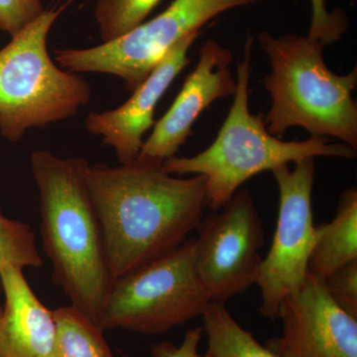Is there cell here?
<instances>
[{
  "label": "cell",
  "instance_id": "6da1fadb",
  "mask_svg": "<svg viewBox=\"0 0 357 357\" xmlns=\"http://www.w3.org/2000/svg\"><path fill=\"white\" fill-rule=\"evenodd\" d=\"M86 180L114 280L184 243L208 206L206 177H175L164 162L89 164Z\"/></svg>",
  "mask_w": 357,
  "mask_h": 357
},
{
  "label": "cell",
  "instance_id": "7a4b0ae2",
  "mask_svg": "<svg viewBox=\"0 0 357 357\" xmlns=\"http://www.w3.org/2000/svg\"><path fill=\"white\" fill-rule=\"evenodd\" d=\"M30 166L38 188L40 234L53 267L52 279L70 305L98 326L114 280L86 185L89 162L36 150Z\"/></svg>",
  "mask_w": 357,
  "mask_h": 357
},
{
  "label": "cell",
  "instance_id": "3957f363",
  "mask_svg": "<svg viewBox=\"0 0 357 357\" xmlns=\"http://www.w3.org/2000/svg\"><path fill=\"white\" fill-rule=\"evenodd\" d=\"M252 38H248L244 58L237 66L236 91L229 114L210 147L192 157H172L164 167L172 175L204 176L206 204L211 211L225 206L241 185L265 171L319 156L352 160L356 150L344 143H328V138L283 141L268 132L262 115L249 110Z\"/></svg>",
  "mask_w": 357,
  "mask_h": 357
},
{
  "label": "cell",
  "instance_id": "277c9868",
  "mask_svg": "<svg viewBox=\"0 0 357 357\" xmlns=\"http://www.w3.org/2000/svg\"><path fill=\"white\" fill-rule=\"evenodd\" d=\"M260 46L271 72L264 86L272 98L264 119L268 132L281 137L289 128L306 129L311 137H333L357 150L356 68L344 76L326 67L324 48L305 36L273 37L261 32Z\"/></svg>",
  "mask_w": 357,
  "mask_h": 357
},
{
  "label": "cell",
  "instance_id": "5b68a950",
  "mask_svg": "<svg viewBox=\"0 0 357 357\" xmlns=\"http://www.w3.org/2000/svg\"><path fill=\"white\" fill-rule=\"evenodd\" d=\"M62 11L45 9L0 50V134L9 142L75 116L91 100L88 82L59 67L47 49Z\"/></svg>",
  "mask_w": 357,
  "mask_h": 357
},
{
  "label": "cell",
  "instance_id": "8992f818",
  "mask_svg": "<svg viewBox=\"0 0 357 357\" xmlns=\"http://www.w3.org/2000/svg\"><path fill=\"white\" fill-rule=\"evenodd\" d=\"M195 253V238L187 239L115 279L98 326L105 332L160 335L203 316L211 300L197 273Z\"/></svg>",
  "mask_w": 357,
  "mask_h": 357
},
{
  "label": "cell",
  "instance_id": "52a82bcc",
  "mask_svg": "<svg viewBox=\"0 0 357 357\" xmlns=\"http://www.w3.org/2000/svg\"><path fill=\"white\" fill-rule=\"evenodd\" d=\"M260 0H174L153 20L114 41L84 49L55 51L59 67L72 73L112 75L133 93L178 42L225 11Z\"/></svg>",
  "mask_w": 357,
  "mask_h": 357
},
{
  "label": "cell",
  "instance_id": "ba28073f",
  "mask_svg": "<svg viewBox=\"0 0 357 357\" xmlns=\"http://www.w3.org/2000/svg\"><path fill=\"white\" fill-rule=\"evenodd\" d=\"M279 188V211L271 248L262 260L256 284L261 290L260 312L278 319L282 301L297 292L309 273V260L316 243L312 194L314 158L282 165L271 171Z\"/></svg>",
  "mask_w": 357,
  "mask_h": 357
},
{
  "label": "cell",
  "instance_id": "9c48e42d",
  "mask_svg": "<svg viewBox=\"0 0 357 357\" xmlns=\"http://www.w3.org/2000/svg\"><path fill=\"white\" fill-rule=\"evenodd\" d=\"M197 230L195 265L211 302L225 303L256 284L264 230L248 190L239 189Z\"/></svg>",
  "mask_w": 357,
  "mask_h": 357
},
{
  "label": "cell",
  "instance_id": "30bf717a",
  "mask_svg": "<svg viewBox=\"0 0 357 357\" xmlns=\"http://www.w3.org/2000/svg\"><path fill=\"white\" fill-rule=\"evenodd\" d=\"M281 337L265 347L280 357H357V318L328 295L324 279L307 273L302 287L282 301Z\"/></svg>",
  "mask_w": 357,
  "mask_h": 357
},
{
  "label": "cell",
  "instance_id": "8fae6325",
  "mask_svg": "<svg viewBox=\"0 0 357 357\" xmlns=\"http://www.w3.org/2000/svg\"><path fill=\"white\" fill-rule=\"evenodd\" d=\"M232 54L210 39L199 50L196 69L185 79L172 107L154 126L141 148L138 159L164 162L175 157L192 135V128L206 107L220 98L234 96L236 82L230 65Z\"/></svg>",
  "mask_w": 357,
  "mask_h": 357
},
{
  "label": "cell",
  "instance_id": "7c38bea8",
  "mask_svg": "<svg viewBox=\"0 0 357 357\" xmlns=\"http://www.w3.org/2000/svg\"><path fill=\"white\" fill-rule=\"evenodd\" d=\"M199 35L201 32L192 33L174 46L128 102L114 109L89 112L84 123L86 130L100 136L103 144L114 148L119 163L128 164L137 159L144 143L143 136L156 123L157 103L189 65L188 52Z\"/></svg>",
  "mask_w": 357,
  "mask_h": 357
},
{
  "label": "cell",
  "instance_id": "4fadbf2b",
  "mask_svg": "<svg viewBox=\"0 0 357 357\" xmlns=\"http://www.w3.org/2000/svg\"><path fill=\"white\" fill-rule=\"evenodd\" d=\"M4 304L0 318V357H48L56 337L52 310L33 292L22 270L0 267Z\"/></svg>",
  "mask_w": 357,
  "mask_h": 357
},
{
  "label": "cell",
  "instance_id": "5bb4252c",
  "mask_svg": "<svg viewBox=\"0 0 357 357\" xmlns=\"http://www.w3.org/2000/svg\"><path fill=\"white\" fill-rule=\"evenodd\" d=\"M317 238L309 260V272L325 279L357 260V191L345 190L332 222L316 227Z\"/></svg>",
  "mask_w": 357,
  "mask_h": 357
},
{
  "label": "cell",
  "instance_id": "9a60e30c",
  "mask_svg": "<svg viewBox=\"0 0 357 357\" xmlns=\"http://www.w3.org/2000/svg\"><path fill=\"white\" fill-rule=\"evenodd\" d=\"M56 337L48 357H114L100 326L74 306L52 310Z\"/></svg>",
  "mask_w": 357,
  "mask_h": 357
},
{
  "label": "cell",
  "instance_id": "2e32d148",
  "mask_svg": "<svg viewBox=\"0 0 357 357\" xmlns=\"http://www.w3.org/2000/svg\"><path fill=\"white\" fill-rule=\"evenodd\" d=\"M211 357H280L259 344L230 314L225 303L211 302L203 316Z\"/></svg>",
  "mask_w": 357,
  "mask_h": 357
},
{
  "label": "cell",
  "instance_id": "e0dca14e",
  "mask_svg": "<svg viewBox=\"0 0 357 357\" xmlns=\"http://www.w3.org/2000/svg\"><path fill=\"white\" fill-rule=\"evenodd\" d=\"M161 0H96L93 8L102 43L123 36L144 22Z\"/></svg>",
  "mask_w": 357,
  "mask_h": 357
},
{
  "label": "cell",
  "instance_id": "ac0fdd59",
  "mask_svg": "<svg viewBox=\"0 0 357 357\" xmlns=\"http://www.w3.org/2000/svg\"><path fill=\"white\" fill-rule=\"evenodd\" d=\"M38 269L43 265L36 236L28 223L6 218L0 210V267Z\"/></svg>",
  "mask_w": 357,
  "mask_h": 357
},
{
  "label": "cell",
  "instance_id": "d6986e66",
  "mask_svg": "<svg viewBox=\"0 0 357 357\" xmlns=\"http://www.w3.org/2000/svg\"><path fill=\"white\" fill-rule=\"evenodd\" d=\"M312 20L307 38L326 46L342 39L349 28V18L342 9L328 11L326 0H311Z\"/></svg>",
  "mask_w": 357,
  "mask_h": 357
},
{
  "label": "cell",
  "instance_id": "ffe728a7",
  "mask_svg": "<svg viewBox=\"0 0 357 357\" xmlns=\"http://www.w3.org/2000/svg\"><path fill=\"white\" fill-rule=\"evenodd\" d=\"M324 281L331 298L357 318V260L340 268Z\"/></svg>",
  "mask_w": 357,
  "mask_h": 357
},
{
  "label": "cell",
  "instance_id": "44dd1931",
  "mask_svg": "<svg viewBox=\"0 0 357 357\" xmlns=\"http://www.w3.org/2000/svg\"><path fill=\"white\" fill-rule=\"evenodd\" d=\"M44 10L42 0H0V30L15 36Z\"/></svg>",
  "mask_w": 357,
  "mask_h": 357
},
{
  "label": "cell",
  "instance_id": "7402d4cb",
  "mask_svg": "<svg viewBox=\"0 0 357 357\" xmlns=\"http://www.w3.org/2000/svg\"><path fill=\"white\" fill-rule=\"evenodd\" d=\"M203 335V328H191L185 333L182 344L178 347L173 344H162L154 349L156 357H211L208 354L201 356L199 344Z\"/></svg>",
  "mask_w": 357,
  "mask_h": 357
},
{
  "label": "cell",
  "instance_id": "603a6c76",
  "mask_svg": "<svg viewBox=\"0 0 357 357\" xmlns=\"http://www.w3.org/2000/svg\"><path fill=\"white\" fill-rule=\"evenodd\" d=\"M2 296H3V291H2L1 283H0V301H1ZM2 310H3V305L0 303V318H1Z\"/></svg>",
  "mask_w": 357,
  "mask_h": 357
}]
</instances>
